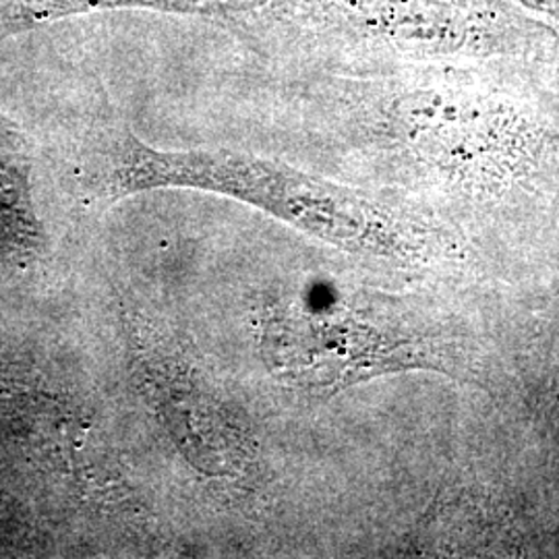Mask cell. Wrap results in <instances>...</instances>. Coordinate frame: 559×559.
<instances>
[{
	"instance_id": "cell-1",
	"label": "cell",
	"mask_w": 559,
	"mask_h": 559,
	"mask_svg": "<svg viewBox=\"0 0 559 559\" xmlns=\"http://www.w3.org/2000/svg\"><path fill=\"white\" fill-rule=\"evenodd\" d=\"M85 187L92 198L120 200L150 189H201L255 205L278 221L350 251H402L396 224L338 185L280 162L237 152H164L131 131L108 129L90 145Z\"/></svg>"
},
{
	"instance_id": "cell-2",
	"label": "cell",
	"mask_w": 559,
	"mask_h": 559,
	"mask_svg": "<svg viewBox=\"0 0 559 559\" xmlns=\"http://www.w3.org/2000/svg\"><path fill=\"white\" fill-rule=\"evenodd\" d=\"M260 334L274 376L307 392H336L415 362L411 340L342 302L280 297L265 305Z\"/></svg>"
},
{
	"instance_id": "cell-3",
	"label": "cell",
	"mask_w": 559,
	"mask_h": 559,
	"mask_svg": "<svg viewBox=\"0 0 559 559\" xmlns=\"http://www.w3.org/2000/svg\"><path fill=\"white\" fill-rule=\"evenodd\" d=\"M325 17L406 55H508L549 34L501 0H313Z\"/></svg>"
},
{
	"instance_id": "cell-4",
	"label": "cell",
	"mask_w": 559,
	"mask_h": 559,
	"mask_svg": "<svg viewBox=\"0 0 559 559\" xmlns=\"http://www.w3.org/2000/svg\"><path fill=\"white\" fill-rule=\"evenodd\" d=\"M400 129L425 160L460 179L512 177L531 138L512 110L454 92H420L400 106Z\"/></svg>"
},
{
	"instance_id": "cell-5",
	"label": "cell",
	"mask_w": 559,
	"mask_h": 559,
	"mask_svg": "<svg viewBox=\"0 0 559 559\" xmlns=\"http://www.w3.org/2000/svg\"><path fill=\"white\" fill-rule=\"evenodd\" d=\"M274 0H0V34L20 32L36 23L100 9H154L185 15L233 20L258 13Z\"/></svg>"
}]
</instances>
